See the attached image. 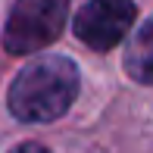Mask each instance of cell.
<instances>
[{
	"mask_svg": "<svg viewBox=\"0 0 153 153\" xmlns=\"http://www.w3.org/2000/svg\"><path fill=\"white\" fill-rule=\"evenodd\" d=\"M81 88V75L69 56H38L10 85V113L22 122H53L69 113Z\"/></svg>",
	"mask_w": 153,
	"mask_h": 153,
	"instance_id": "6da1fadb",
	"label": "cell"
},
{
	"mask_svg": "<svg viewBox=\"0 0 153 153\" xmlns=\"http://www.w3.org/2000/svg\"><path fill=\"white\" fill-rule=\"evenodd\" d=\"M69 19V0H16L3 31V47L13 56H28L59 38Z\"/></svg>",
	"mask_w": 153,
	"mask_h": 153,
	"instance_id": "7a4b0ae2",
	"label": "cell"
},
{
	"mask_svg": "<svg viewBox=\"0 0 153 153\" xmlns=\"http://www.w3.org/2000/svg\"><path fill=\"white\" fill-rule=\"evenodd\" d=\"M134 16V0H88L78 10L72 28L81 44H88L97 53H106L131 31Z\"/></svg>",
	"mask_w": 153,
	"mask_h": 153,
	"instance_id": "3957f363",
	"label": "cell"
},
{
	"mask_svg": "<svg viewBox=\"0 0 153 153\" xmlns=\"http://www.w3.org/2000/svg\"><path fill=\"white\" fill-rule=\"evenodd\" d=\"M125 72H128L134 81L153 88V19H147V22L134 31V38L128 41Z\"/></svg>",
	"mask_w": 153,
	"mask_h": 153,
	"instance_id": "277c9868",
	"label": "cell"
},
{
	"mask_svg": "<svg viewBox=\"0 0 153 153\" xmlns=\"http://www.w3.org/2000/svg\"><path fill=\"white\" fill-rule=\"evenodd\" d=\"M13 153H50L44 147V144H34V141H28V144H19V147H13Z\"/></svg>",
	"mask_w": 153,
	"mask_h": 153,
	"instance_id": "5b68a950",
	"label": "cell"
}]
</instances>
